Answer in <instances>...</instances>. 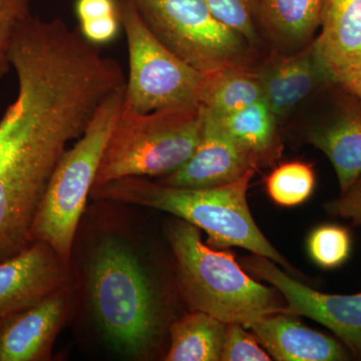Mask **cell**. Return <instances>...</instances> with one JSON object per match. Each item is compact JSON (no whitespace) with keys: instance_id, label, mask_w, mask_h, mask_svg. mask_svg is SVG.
I'll return each mask as SVG.
<instances>
[{"instance_id":"1","label":"cell","mask_w":361,"mask_h":361,"mask_svg":"<svg viewBox=\"0 0 361 361\" xmlns=\"http://www.w3.org/2000/svg\"><path fill=\"white\" fill-rule=\"evenodd\" d=\"M11 63L18 90L0 120V261L32 243L33 220L68 145L126 84L118 61L59 18L21 25Z\"/></svg>"},{"instance_id":"2","label":"cell","mask_w":361,"mask_h":361,"mask_svg":"<svg viewBox=\"0 0 361 361\" xmlns=\"http://www.w3.org/2000/svg\"><path fill=\"white\" fill-rule=\"evenodd\" d=\"M82 258L78 287L104 342L123 357H154L177 318V283L164 276L146 249L120 229L92 233Z\"/></svg>"},{"instance_id":"3","label":"cell","mask_w":361,"mask_h":361,"mask_svg":"<svg viewBox=\"0 0 361 361\" xmlns=\"http://www.w3.org/2000/svg\"><path fill=\"white\" fill-rule=\"evenodd\" d=\"M250 172L223 186L186 189L166 186L149 178L129 177L92 187L94 200L156 209L171 214L206 232L214 249L240 247L271 259L294 274L298 271L259 229L247 200Z\"/></svg>"},{"instance_id":"4","label":"cell","mask_w":361,"mask_h":361,"mask_svg":"<svg viewBox=\"0 0 361 361\" xmlns=\"http://www.w3.org/2000/svg\"><path fill=\"white\" fill-rule=\"evenodd\" d=\"M165 232L178 291L189 310L246 329L263 316L287 312L286 301L275 287L247 274L233 252L204 244L196 226L177 218L168 223Z\"/></svg>"},{"instance_id":"5","label":"cell","mask_w":361,"mask_h":361,"mask_svg":"<svg viewBox=\"0 0 361 361\" xmlns=\"http://www.w3.org/2000/svg\"><path fill=\"white\" fill-rule=\"evenodd\" d=\"M202 123L201 104L146 114L122 106L92 187L123 178L173 174L193 155Z\"/></svg>"},{"instance_id":"6","label":"cell","mask_w":361,"mask_h":361,"mask_svg":"<svg viewBox=\"0 0 361 361\" xmlns=\"http://www.w3.org/2000/svg\"><path fill=\"white\" fill-rule=\"evenodd\" d=\"M125 90L126 85L104 99L84 135L66 152L33 220L32 242H47L68 262L104 148L122 109Z\"/></svg>"},{"instance_id":"7","label":"cell","mask_w":361,"mask_h":361,"mask_svg":"<svg viewBox=\"0 0 361 361\" xmlns=\"http://www.w3.org/2000/svg\"><path fill=\"white\" fill-rule=\"evenodd\" d=\"M178 59L202 73L252 68L255 49L218 20L203 0H126Z\"/></svg>"},{"instance_id":"8","label":"cell","mask_w":361,"mask_h":361,"mask_svg":"<svg viewBox=\"0 0 361 361\" xmlns=\"http://www.w3.org/2000/svg\"><path fill=\"white\" fill-rule=\"evenodd\" d=\"M116 1L130 58L123 106L146 114L200 104L204 73L161 44L129 2Z\"/></svg>"},{"instance_id":"9","label":"cell","mask_w":361,"mask_h":361,"mask_svg":"<svg viewBox=\"0 0 361 361\" xmlns=\"http://www.w3.org/2000/svg\"><path fill=\"white\" fill-rule=\"evenodd\" d=\"M242 264L252 276L281 293L287 312L324 325L361 360V293L341 295L315 290L289 276L271 259L257 254L242 259Z\"/></svg>"},{"instance_id":"10","label":"cell","mask_w":361,"mask_h":361,"mask_svg":"<svg viewBox=\"0 0 361 361\" xmlns=\"http://www.w3.org/2000/svg\"><path fill=\"white\" fill-rule=\"evenodd\" d=\"M71 262L44 241L0 261V318L39 303L73 283Z\"/></svg>"},{"instance_id":"11","label":"cell","mask_w":361,"mask_h":361,"mask_svg":"<svg viewBox=\"0 0 361 361\" xmlns=\"http://www.w3.org/2000/svg\"><path fill=\"white\" fill-rule=\"evenodd\" d=\"M202 111L200 141L193 155L173 174L158 180L161 184L186 189L223 186L258 170L217 116L203 106Z\"/></svg>"},{"instance_id":"12","label":"cell","mask_w":361,"mask_h":361,"mask_svg":"<svg viewBox=\"0 0 361 361\" xmlns=\"http://www.w3.org/2000/svg\"><path fill=\"white\" fill-rule=\"evenodd\" d=\"M75 297L73 282L39 303L0 318V361L49 360Z\"/></svg>"},{"instance_id":"13","label":"cell","mask_w":361,"mask_h":361,"mask_svg":"<svg viewBox=\"0 0 361 361\" xmlns=\"http://www.w3.org/2000/svg\"><path fill=\"white\" fill-rule=\"evenodd\" d=\"M264 99L279 122L287 118L325 80H332L314 40L291 54H273L255 66Z\"/></svg>"},{"instance_id":"14","label":"cell","mask_w":361,"mask_h":361,"mask_svg":"<svg viewBox=\"0 0 361 361\" xmlns=\"http://www.w3.org/2000/svg\"><path fill=\"white\" fill-rule=\"evenodd\" d=\"M298 316L276 312L263 316L248 329L259 343L278 361H342L350 353L326 334L305 326Z\"/></svg>"},{"instance_id":"15","label":"cell","mask_w":361,"mask_h":361,"mask_svg":"<svg viewBox=\"0 0 361 361\" xmlns=\"http://www.w3.org/2000/svg\"><path fill=\"white\" fill-rule=\"evenodd\" d=\"M304 140L322 151L331 161L341 193L361 177V109L348 104L336 116L311 123Z\"/></svg>"},{"instance_id":"16","label":"cell","mask_w":361,"mask_h":361,"mask_svg":"<svg viewBox=\"0 0 361 361\" xmlns=\"http://www.w3.org/2000/svg\"><path fill=\"white\" fill-rule=\"evenodd\" d=\"M314 40L332 82L361 61V0H324Z\"/></svg>"},{"instance_id":"17","label":"cell","mask_w":361,"mask_h":361,"mask_svg":"<svg viewBox=\"0 0 361 361\" xmlns=\"http://www.w3.org/2000/svg\"><path fill=\"white\" fill-rule=\"evenodd\" d=\"M324 0H259L261 37L273 47V54H291L312 42L320 25Z\"/></svg>"},{"instance_id":"18","label":"cell","mask_w":361,"mask_h":361,"mask_svg":"<svg viewBox=\"0 0 361 361\" xmlns=\"http://www.w3.org/2000/svg\"><path fill=\"white\" fill-rule=\"evenodd\" d=\"M217 118L237 144L250 156L258 170L269 167L281 157L283 146L280 122L264 99L236 113Z\"/></svg>"},{"instance_id":"19","label":"cell","mask_w":361,"mask_h":361,"mask_svg":"<svg viewBox=\"0 0 361 361\" xmlns=\"http://www.w3.org/2000/svg\"><path fill=\"white\" fill-rule=\"evenodd\" d=\"M227 324L201 311L189 310L169 329L166 361H219Z\"/></svg>"},{"instance_id":"20","label":"cell","mask_w":361,"mask_h":361,"mask_svg":"<svg viewBox=\"0 0 361 361\" xmlns=\"http://www.w3.org/2000/svg\"><path fill=\"white\" fill-rule=\"evenodd\" d=\"M262 99L264 94L255 66L204 73L200 104L213 115L228 116Z\"/></svg>"},{"instance_id":"21","label":"cell","mask_w":361,"mask_h":361,"mask_svg":"<svg viewBox=\"0 0 361 361\" xmlns=\"http://www.w3.org/2000/svg\"><path fill=\"white\" fill-rule=\"evenodd\" d=\"M316 176L313 166L302 161L280 164L266 177V193L273 203L280 207L302 205L315 189Z\"/></svg>"},{"instance_id":"22","label":"cell","mask_w":361,"mask_h":361,"mask_svg":"<svg viewBox=\"0 0 361 361\" xmlns=\"http://www.w3.org/2000/svg\"><path fill=\"white\" fill-rule=\"evenodd\" d=\"M213 16L239 33L257 51L261 44L258 25L259 0H203Z\"/></svg>"},{"instance_id":"23","label":"cell","mask_w":361,"mask_h":361,"mask_svg":"<svg viewBox=\"0 0 361 361\" xmlns=\"http://www.w3.org/2000/svg\"><path fill=\"white\" fill-rule=\"evenodd\" d=\"M307 249L316 264L323 269H336L349 257L350 234L341 226H319L310 233Z\"/></svg>"},{"instance_id":"24","label":"cell","mask_w":361,"mask_h":361,"mask_svg":"<svg viewBox=\"0 0 361 361\" xmlns=\"http://www.w3.org/2000/svg\"><path fill=\"white\" fill-rule=\"evenodd\" d=\"M32 16V0H0V80L13 68L11 51L14 35Z\"/></svg>"},{"instance_id":"25","label":"cell","mask_w":361,"mask_h":361,"mask_svg":"<svg viewBox=\"0 0 361 361\" xmlns=\"http://www.w3.org/2000/svg\"><path fill=\"white\" fill-rule=\"evenodd\" d=\"M221 360L270 361L272 357L244 325L231 323L227 324Z\"/></svg>"},{"instance_id":"26","label":"cell","mask_w":361,"mask_h":361,"mask_svg":"<svg viewBox=\"0 0 361 361\" xmlns=\"http://www.w3.org/2000/svg\"><path fill=\"white\" fill-rule=\"evenodd\" d=\"M324 209L330 216L350 220L353 225L361 227V177L338 198L325 203Z\"/></svg>"},{"instance_id":"27","label":"cell","mask_w":361,"mask_h":361,"mask_svg":"<svg viewBox=\"0 0 361 361\" xmlns=\"http://www.w3.org/2000/svg\"><path fill=\"white\" fill-rule=\"evenodd\" d=\"M80 33L85 39L94 44L110 42L115 39L121 26L118 14L97 18V20L82 21Z\"/></svg>"},{"instance_id":"28","label":"cell","mask_w":361,"mask_h":361,"mask_svg":"<svg viewBox=\"0 0 361 361\" xmlns=\"http://www.w3.org/2000/svg\"><path fill=\"white\" fill-rule=\"evenodd\" d=\"M75 11L80 23L118 14L116 0H77Z\"/></svg>"},{"instance_id":"29","label":"cell","mask_w":361,"mask_h":361,"mask_svg":"<svg viewBox=\"0 0 361 361\" xmlns=\"http://www.w3.org/2000/svg\"><path fill=\"white\" fill-rule=\"evenodd\" d=\"M334 82L342 85L361 103V61L339 73Z\"/></svg>"}]
</instances>
